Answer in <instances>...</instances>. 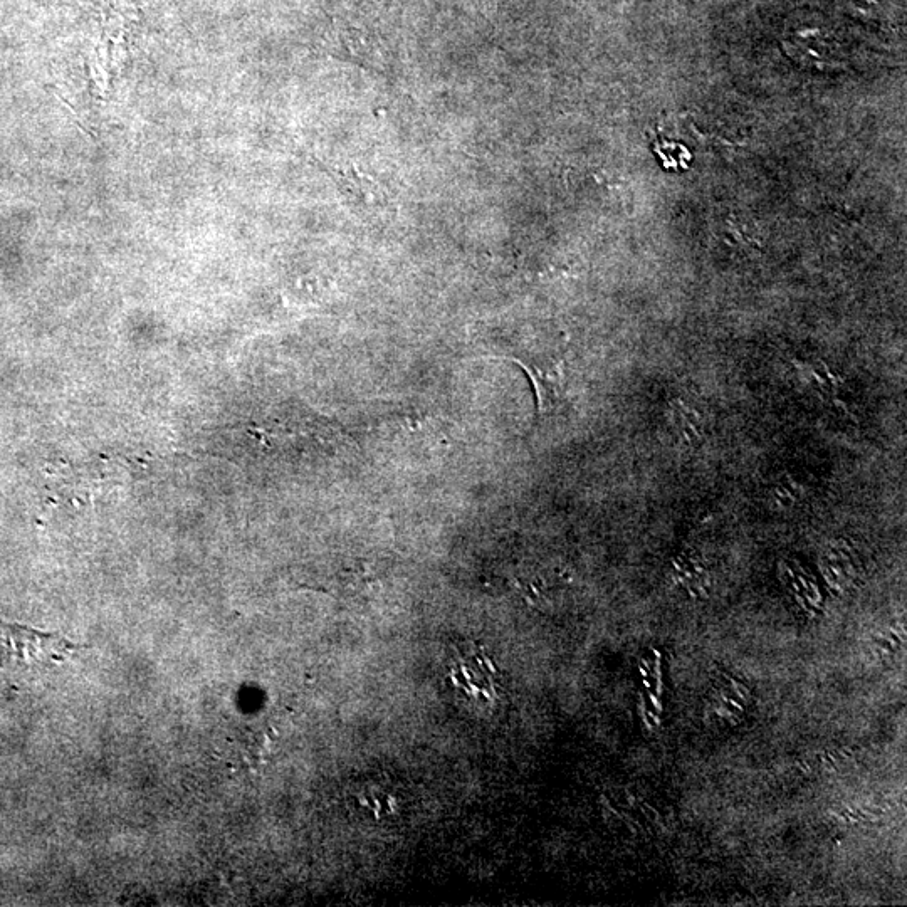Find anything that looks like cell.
<instances>
[{"label":"cell","mask_w":907,"mask_h":907,"mask_svg":"<svg viewBox=\"0 0 907 907\" xmlns=\"http://www.w3.org/2000/svg\"><path fill=\"white\" fill-rule=\"evenodd\" d=\"M666 427L672 441L682 447H698L708 432L704 410L691 400L674 399L666 410Z\"/></svg>","instance_id":"3957f363"},{"label":"cell","mask_w":907,"mask_h":907,"mask_svg":"<svg viewBox=\"0 0 907 907\" xmlns=\"http://www.w3.org/2000/svg\"><path fill=\"white\" fill-rule=\"evenodd\" d=\"M86 645L74 644L58 632H42L24 625L0 622V664L14 667H49L61 664Z\"/></svg>","instance_id":"6da1fadb"},{"label":"cell","mask_w":907,"mask_h":907,"mask_svg":"<svg viewBox=\"0 0 907 907\" xmlns=\"http://www.w3.org/2000/svg\"><path fill=\"white\" fill-rule=\"evenodd\" d=\"M530 378L535 392L536 414L546 417L553 414L565 397L567 390V372L561 358H509Z\"/></svg>","instance_id":"7a4b0ae2"},{"label":"cell","mask_w":907,"mask_h":907,"mask_svg":"<svg viewBox=\"0 0 907 907\" xmlns=\"http://www.w3.org/2000/svg\"><path fill=\"white\" fill-rule=\"evenodd\" d=\"M800 373H802L807 387H810V390H813L820 399L830 400V402L837 400V395H839V390L842 388L844 380L827 363H805V365L800 367Z\"/></svg>","instance_id":"277c9868"},{"label":"cell","mask_w":907,"mask_h":907,"mask_svg":"<svg viewBox=\"0 0 907 907\" xmlns=\"http://www.w3.org/2000/svg\"><path fill=\"white\" fill-rule=\"evenodd\" d=\"M802 493V488L798 486L797 481H793V479H783V481L776 484L773 491H771V498L775 499L778 504H792L795 503L798 498H802Z\"/></svg>","instance_id":"5b68a950"}]
</instances>
